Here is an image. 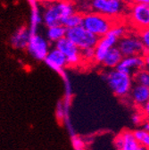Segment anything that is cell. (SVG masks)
<instances>
[{
    "label": "cell",
    "mask_w": 149,
    "mask_h": 150,
    "mask_svg": "<svg viewBox=\"0 0 149 150\" xmlns=\"http://www.w3.org/2000/svg\"><path fill=\"white\" fill-rule=\"evenodd\" d=\"M102 78L106 81L110 89L120 98L129 97V91L133 86V77L119 71L118 69H110L102 74Z\"/></svg>",
    "instance_id": "6da1fadb"
},
{
    "label": "cell",
    "mask_w": 149,
    "mask_h": 150,
    "mask_svg": "<svg viewBox=\"0 0 149 150\" xmlns=\"http://www.w3.org/2000/svg\"><path fill=\"white\" fill-rule=\"evenodd\" d=\"M75 13L74 6L67 0H60L49 5L44 11L42 19L44 24L48 28L56 25H63L64 19Z\"/></svg>",
    "instance_id": "7a4b0ae2"
},
{
    "label": "cell",
    "mask_w": 149,
    "mask_h": 150,
    "mask_svg": "<svg viewBox=\"0 0 149 150\" xmlns=\"http://www.w3.org/2000/svg\"><path fill=\"white\" fill-rule=\"evenodd\" d=\"M115 23V19L106 15L91 12L85 13L82 18V26L98 38L106 35Z\"/></svg>",
    "instance_id": "3957f363"
},
{
    "label": "cell",
    "mask_w": 149,
    "mask_h": 150,
    "mask_svg": "<svg viewBox=\"0 0 149 150\" xmlns=\"http://www.w3.org/2000/svg\"><path fill=\"white\" fill-rule=\"evenodd\" d=\"M65 37L75 44L81 50L88 47H95L99 40L97 36L88 31L82 25L67 29Z\"/></svg>",
    "instance_id": "277c9868"
},
{
    "label": "cell",
    "mask_w": 149,
    "mask_h": 150,
    "mask_svg": "<svg viewBox=\"0 0 149 150\" xmlns=\"http://www.w3.org/2000/svg\"><path fill=\"white\" fill-rule=\"evenodd\" d=\"M90 6L93 12L114 19L121 16L125 10L124 2L117 0H91Z\"/></svg>",
    "instance_id": "5b68a950"
},
{
    "label": "cell",
    "mask_w": 149,
    "mask_h": 150,
    "mask_svg": "<svg viewBox=\"0 0 149 150\" xmlns=\"http://www.w3.org/2000/svg\"><path fill=\"white\" fill-rule=\"evenodd\" d=\"M129 19L138 30L149 27V4L131 3L129 8Z\"/></svg>",
    "instance_id": "8992f818"
},
{
    "label": "cell",
    "mask_w": 149,
    "mask_h": 150,
    "mask_svg": "<svg viewBox=\"0 0 149 150\" xmlns=\"http://www.w3.org/2000/svg\"><path fill=\"white\" fill-rule=\"evenodd\" d=\"M26 49L33 59L37 61H44L50 50L49 41L47 40V38L42 37L39 33L30 35Z\"/></svg>",
    "instance_id": "52a82bcc"
},
{
    "label": "cell",
    "mask_w": 149,
    "mask_h": 150,
    "mask_svg": "<svg viewBox=\"0 0 149 150\" xmlns=\"http://www.w3.org/2000/svg\"><path fill=\"white\" fill-rule=\"evenodd\" d=\"M117 47L123 56L144 54L145 50L138 35L126 34L118 40Z\"/></svg>",
    "instance_id": "ba28073f"
},
{
    "label": "cell",
    "mask_w": 149,
    "mask_h": 150,
    "mask_svg": "<svg viewBox=\"0 0 149 150\" xmlns=\"http://www.w3.org/2000/svg\"><path fill=\"white\" fill-rule=\"evenodd\" d=\"M54 44V47H56L64 54L68 65L75 66L82 62L81 49L75 44L72 43L68 38L64 37L58 41H56Z\"/></svg>",
    "instance_id": "9c48e42d"
},
{
    "label": "cell",
    "mask_w": 149,
    "mask_h": 150,
    "mask_svg": "<svg viewBox=\"0 0 149 150\" xmlns=\"http://www.w3.org/2000/svg\"><path fill=\"white\" fill-rule=\"evenodd\" d=\"M118 40H119L118 38L115 37L110 31L106 35L99 38L98 42H97V46L95 47V60H94V62H96L97 64H102L107 52L112 47L117 46Z\"/></svg>",
    "instance_id": "30bf717a"
},
{
    "label": "cell",
    "mask_w": 149,
    "mask_h": 150,
    "mask_svg": "<svg viewBox=\"0 0 149 150\" xmlns=\"http://www.w3.org/2000/svg\"><path fill=\"white\" fill-rule=\"evenodd\" d=\"M143 68H145V59L144 55L142 54L123 56L121 61L116 67L119 71L125 72L132 77L136 72Z\"/></svg>",
    "instance_id": "8fae6325"
},
{
    "label": "cell",
    "mask_w": 149,
    "mask_h": 150,
    "mask_svg": "<svg viewBox=\"0 0 149 150\" xmlns=\"http://www.w3.org/2000/svg\"><path fill=\"white\" fill-rule=\"evenodd\" d=\"M44 62L50 69L59 73H62L64 71V68L68 65L64 54L56 47H54L48 51Z\"/></svg>",
    "instance_id": "7c38bea8"
},
{
    "label": "cell",
    "mask_w": 149,
    "mask_h": 150,
    "mask_svg": "<svg viewBox=\"0 0 149 150\" xmlns=\"http://www.w3.org/2000/svg\"><path fill=\"white\" fill-rule=\"evenodd\" d=\"M129 98L138 107H142L149 100V88L135 83L129 91Z\"/></svg>",
    "instance_id": "4fadbf2b"
},
{
    "label": "cell",
    "mask_w": 149,
    "mask_h": 150,
    "mask_svg": "<svg viewBox=\"0 0 149 150\" xmlns=\"http://www.w3.org/2000/svg\"><path fill=\"white\" fill-rule=\"evenodd\" d=\"M30 32L28 28L22 27L18 29L11 37V44L13 47L18 49H24L29 44Z\"/></svg>",
    "instance_id": "5bb4252c"
},
{
    "label": "cell",
    "mask_w": 149,
    "mask_h": 150,
    "mask_svg": "<svg viewBox=\"0 0 149 150\" xmlns=\"http://www.w3.org/2000/svg\"><path fill=\"white\" fill-rule=\"evenodd\" d=\"M122 57L123 55L121 52L120 51L118 47L115 46L114 47H112L107 52L102 62V64L107 69H115L120 64V62L121 61Z\"/></svg>",
    "instance_id": "9a60e30c"
},
{
    "label": "cell",
    "mask_w": 149,
    "mask_h": 150,
    "mask_svg": "<svg viewBox=\"0 0 149 150\" xmlns=\"http://www.w3.org/2000/svg\"><path fill=\"white\" fill-rule=\"evenodd\" d=\"M32 2V9H31V15H30V27L29 30L30 32V35L38 33V29L39 26L42 23L43 19H42V14L40 11V9L37 6L35 0H31Z\"/></svg>",
    "instance_id": "2e32d148"
},
{
    "label": "cell",
    "mask_w": 149,
    "mask_h": 150,
    "mask_svg": "<svg viewBox=\"0 0 149 150\" xmlns=\"http://www.w3.org/2000/svg\"><path fill=\"white\" fill-rule=\"evenodd\" d=\"M66 30L67 29L64 25H56V26L48 27L46 32V38L48 41L55 43L59 40L65 37Z\"/></svg>",
    "instance_id": "e0dca14e"
},
{
    "label": "cell",
    "mask_w": 149,
    "mask_h": 150,
    "mask_svg": "<svg viewBox=\"0 0 149 150\" xmlns=\"http://www.w3.org/2000/svg\"><path fill=\"white\" fill-rule=\"evenodd\" d=\"M121 135L123 137V145L121 150H138L139 144L135 139L132 131L125 130Z\"/></svg>",
    "instance_id": "ac0fdd59"
},
{
    "label": "cell",
    "mask_w": 149,
    "mask_h": 150,
    "mask_svg": "<svg viewBox=\"0 0 149 150\" xmlns=\"http://www.w3.org/2000/svg\"><path fill=\"white\" fill-rule=\"evenodd\" d=\"M82 18L83 15H81L79 13H73L72 14L67 16L64 22H63V25L66 28V29H70V28H74L77 27L82 24Z\"/></svg>",
    "instance_id": "d6986e66"
},
{
    "label": "cell",
    "mask_w": 149,
    "mask_h": 150,
    "mask_svg": "<svg viewBox=\"0 0 149 150\" xmlns=\"http://www.w3.org/2000/svg\"><path fill=\"white\" fill-rule=\"evenodd\" d=\"M133 81L135 83L149 88V71L145 68L139 70L133 75Z\"/></svg>",
    "instance_id": "ffe728a7"
},
{
    "label": "cell",
    "mask_w": 149,
    "mask_h": 150,
    "mask_svg": "<svg viewBox=\"0 0 149 150\" xmlns=\"http://www.w3.org/2000/svg\"><path fill=\"white\" fill-rule=\"evenodd\" d=\"M133 132V135L140 146L149 147V132L144 129H138Z\"/></svg>",
    "instance_id": "44dd1931"
},
{
    "label": "cell",
    "mask_w": 149,
    "mask_h": 150,
    "mask_svg": "<svg viewBox=\"0 0 149 150\" xmlns=\"http://www.w3.org/2000/svg\"><path fill=\"white\" fill-rule=\"evenodd\" d=\"M82 62L91 63L95 60V47H88L81 50Z\"/></svg>",
    "instance_id": "7402d4cb"
},
{
    "label": "cell",
    "mask_w": 149,
    "mask_h": 150,
    "mask_svg": "<svg viewBox=\"0 0 149 150\" xmlns=\"http://www.w3.org/2000/svg\"><path fill=\"white\" fill-rule=\"evenodd\" d=\"M138 37L143 44L145 54L149 53V27L140 30L138 33Z\"/></svg>",
    "instance_id": "603a6c76"
},
{
    "label": "cell",
    "mask_w": 149,
    "mask_h": 150,
    "mask_svg": "<svg viewBox=\"0 0 149 150\" xmlns=\"http://www.w3.org/2000/svg\"><path fill=\"white\" fill-rule=\"evenodd\" d=\"M110 32L113 33L115 37H117L118 39L120 40L121 38H122L123 36H125L127 34V28H126V26L124 24L115 23L114 25L112 27Z\"/></svg>",
    "instance_id": "cb8c5ba5"
},
{
    "label": "cell",
    "mask_w": 149,
    "mask_h": 150,
    "mask_svg": "<svg viewBox=\"0 0 149 150\" xmlns=\"http://www.w3.org/2000/svg\"><path fill=\"white\" fill-rule=\"evenodd\" d=\"M131 121L134 124L138 125L144 121V115L143 114H138V112H135L131 116Z\"/></svg>",
    "instance_id": "d4e9b609"
},
{
    "label": "cell",
    "mask_w": 149,
    "mask_h": 150,
    "mask_svg": "<svg viewBox=\"0 0 149 150\" xmlns=\"http://www.w3.org/2000/svg\"><path fill=\"white\" fill-rule=\"evenodd\" d=\"M123 145V137L121 135V133L120 135H118L115 139H114V146L117 150H121V146Z\"/></svg>",
    "instance_id": "484cf974"
},
{
    "label": "cell",
    "mask_w": 149,
    "mask_h": 150,
    "mask_svg": "<svg viewBox=\"0 0 149 150\" xmlns=\"http://www.w3.org/2000/svg\"><path fill=\"white\" fill-rule=\"evenodd\" d=\"M141 108H142V114L144 115V116L147 120H149V100Z\"/></svg>",
    "instance_id": "4316f807"
},
{
    "label": "cell",
    "mask_w": 149,
    "mask_h": 150,
    "mask_svg": "<svg viewBox=\"0 0 149 150\" xmlns=\"http://www.w3.org/2000/svg\"><path fill=\"white\" fill-rule=\"evenodd\" d=\"M144 59H145V68L149 71V53L145 54Z\"/></svg>",
    "instance_id": "83f0119b"
},
{
    "label": "cell",
    "mask_w": 149,
    "mask_h": 150,
    "mask_svg": "<svg viewBox=\"0 0 149 150\" xmlns=\"http://www.w3.org/2000/svg\"><path fill=\"white\" fill-rule=\"evenodd\" d=\"M129 1L136 4H149V0H129Z\"/></svg>",
    "instance_id": "f1b7e54d"
},
{
    "label": "cell",
    "mask_w": 149,
    "mask_h": 150,
    "mask_svg": "<svg viewBox=\"0 0 149 150\" xmlns=\"http://www.w3.org/2000/svg\"><path fill=\"white\" fill-rule=\"evenodd\" d=\"M142 129H145L146 131L149 132V120H146L143 124H142Z\"/></svg>",
    "instance_id": "f546056e"
},
{
    "label": "cell",
    "mask_w": 149,
    "mask_h": 150,
    "mask_svg": "<svg viewBox=\"0 0 149 150\" xmlns=\"http://www.w3.org/2000/svg\"><path fill=\"white\" fill-rule=\"evenodd\" d=\"M138 150H148V147L147 146H140L139 145Z\"/></svg>",
    "instance_id": "4dcf8cb0"
},
{
    "label": "cell",
    "mask_w": 149,
    "mask_h": 150,
    "mask_svg": "<svg viewBox=\"0 0 149 150\" xmlns=\"http://www.w3.org/2000/svg\"><path fill=\"white\" fill-rule=\"evenodd\" d=\"M46 1H47L49 3H55V2H57V1H60V0H46Z\"/></svg>",
    "instance_id": "1f68e13d"
},
{
    "label": "cell",
    "mask_w": 149,
    "mask_h": 150,
    "mask_svg": "<svg viewBox=\"0 0 149 150\" xmlns=\"http://www.w3.org/2000/svg\"><path fill=\"white\" fill-rule=\"evenodd\" d=\"M117 1H121V2H124L125 0H117Z\"/></svg>",
    "instance_id": "d6a6232c"
},
{
    "label": "cell",
    "mask_w": 149,
    "mask_h": 150,
    "mask_svg": "<svg viewBox=\"0 0 149 150\" xmlns=\"http://www.w3.org/2000/svg\"><path fill=\"white\" fill-rule=\"evenodd\" d=\"M148 150H149V147H148Z\"/></svg>",
    "instance_id": "836d02e7"
}]
</instances>
